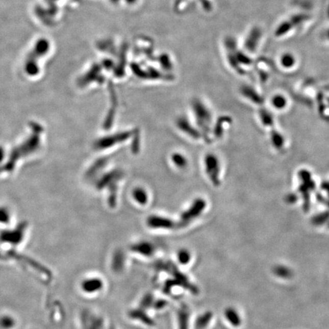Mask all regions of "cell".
<instances>
[{
	"instance_id": "1",
	"label": "cell",
	"mask_w": 329,
	"mask_h": 329,
	"mask_svg": "<svg viewBox=\"0 0 329 329\" xmlns=\"http://www.w3.org/2000/svg\"><path fill=\"white\" fill-rule=\"evenodd\" d=\"M194 111L197 114L196 117H197V123L203 128L204 131H206L211 123V114L209 111L200 103L194 105Z\"/></svg>"
},
{
	"instance_id": "2",
	"label": "cell",
	"mask_w": 329,
	"mask_h": 329,
	"mask_svg": "<svg viewBox=\"0 0 329 329\" xmlns=\"http://www.w3.org/2000/svg\"><path fill=\"white\" fill-rule=\"evenodd\" d=\"M205 164H206L207 171L209 174L212 182L215 185L219 183V163L217 159L214 156L209 155L207 157L205 160Z\"/></svg>"
},
{
	"instance_id": "3",
	"label": "cell",
	"mask_w": 329,
	"mask_h": 329,
	"mask_svg": "<svg viewBox=\"0 0 329 329\" xmlns=\"http://www.w3.org/2000/svg\"><path fill=\"white\" fill-rule=\"evenodd\" d=\"M205 208V203L204 200H198L194 202V205L188 209L182 216V220L184 222H188L192 219L195 218L197 216L200 215V213L203 211Z\"/></svg>"
},
{
	"instance_id": "4",
	"label": "cell",
	"mask_w": 329,
	"mask_h": 329,
	"mask_svg": "<svg viewBox=\"0 0 329 329\" xmlns=\"http://www.w3.org/2000/svg\"><path fill=\"white\" fill-rule=\"evenodd\" d=\"M130 136H131V134L128 132L121 133V134L111 136V137H107V138L103 139L102 141H100L98 146L101 148L110 147V146L115 144V143L123 141V140H126Z\"/></svg>"
},
{
	"instance_id": "5",
	"label": "cell",
	"mask_w": 329,
	"mask_h": 329,
	"mask_svg": "<svg viewBox=\"0 0 329 329\" xmlns=\"http://www.w3.org/2000/svg\"><path fill=\"white\" fill-rule=\"evenodd\" d=\"M149 224L150 226L155 228H168L172 225V222L169 219L163 218L160 217H151L149 219Z\"/></svg>"
},
{
	"instance_id": "6",
	"label": "cell",
	"mask_w": 329,
	"mask_h": 329,
	"mask_svg": "<svg viewBox=\"0 0 329 329\" xmlns=\"http://www.w3.org/2000/svg\"><path fill=\"white\" fill-rule=\"evenodd\" d=\"M179 128L181 130L184 131V132L188 134V135L191 136V137H194V138H198L200 137L199 135L198 132H197L196 130L193 129L192 126H191L190 123H188L186 120L185 119H181L179 120V123H178Z\"/></svg>"
},
{
	"instance_id": "7",
	"label": "cell",
	"mask_w": 329,
	"mask_h": 329,
	"mask_svg": "<svg viewBox=\"0 0 329 329\" xmlns=\"http://www.w3.org/2000/svg\"><path fill=\"white\" fill-rule=\"evenodd\" d=\"M134 197L137 200V202H138L140 205H145V204L147 203V194L142 188H137V189L134 190Z\"/></svg>"
},
{
	"instance_id": "8",
	"label": "cell",
	"mask_w": 329,
	"mask_h": 329,
	"mask_svg": "<svg viewBox=\"0 0 329 329\" xmlns=\"http://www.w3.org/2000/svg\"><path fill=\"white\" fill-rule=\"evenodd\" d=\"M274 273L276 276L282 278H289L292 275L291 271L284 266H276L274 268Z\"/></svg>"
},
{
	"instance_id": "9",
	"label": "cell",
	"mask_w": 329,
	"mask_h": 329,
	"mask_svg": "<svg viewBox=\"0 0 329 329\" xmlns=\"http://www.w3.org/2000/svg\"><path fill=\"white\" fill-rule=\"evenodd\" d=\"M227 316H228L229 319H230V322L233 325H239L240 324V319H239V316H238L237 313H236L235 310H228V312H227Z\"/></svg>"
},
{
	"instance_id": "10",
	"label": "cell",
	"mask_w": 329,
	"mask_h": 329,
	"mask_svg": "<svg viewBox=\"0 0 329 329\" xmlns=\"http://www.w3.org/2000/svg\"><path fill=\"white\" fill-rule=\"evenodd\" d=\"M172 159L174 164L179 167H182H182L186 165V160L182 155L176 154V155L173 156Z\"/></svg>"
},
{
	"instance_id": "11",
	"label": "cell",
	"mask_w": 329,
	"mask_h": 329,
	"mask_svg": "<svg viewBox=\"0 0 329 329\" xmlns=\"http://www.w3.org/2000/svg\"><path fill=\"white\" fill-rule=\"evenodd\" d=\"M273 105L276 108H283L285 106V99L284 97L281 96V95L275 96L273 98Z\"/></svg>"
},
{
	"instance_id": "12",
	"label": "cell",
	"mask_w": 329,
	"mask_h": 329,
	"mask_svg": "<svg viewBox=\"0 0 329 329\" xmlns=\"http://www.w3.org/2000/svg\"><path fill=\"white\" fill-rule=\"evenodd\" d=\"M294 61V59H293V57H292V56H290V55H286L285 56H284L282 58L283 65H284V66H287V67L293 65Z\"/></svg>"
}]
</instances>
